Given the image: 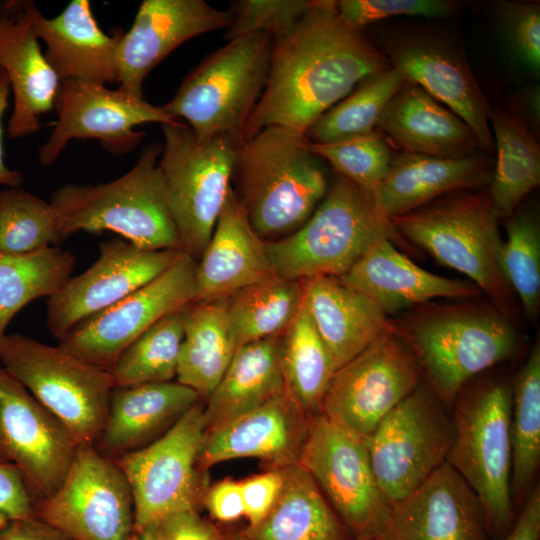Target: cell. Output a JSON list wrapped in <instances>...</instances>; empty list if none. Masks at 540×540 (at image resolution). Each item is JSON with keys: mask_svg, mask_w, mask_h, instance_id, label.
I'll return each mask as SVG.
<instances>
[{"mask_svg": "<svg viewBox=\"0 0 540 540\" xmlns=\"http://www.w3.org/2000/svg\"><path fill=\"white\" fill-rule=\"evenodd\" d=\"M389 67L386 55L361 31L341 22L335 1L315 0L293 31L273 43L266 85L245 140L268 126L305 135L363 79Z\"/></svg>", "mask_w": 540, "mask_h": 540, "instance_id": "6da1fadb", "label": "cell"}, {"mask_svg": "<svg viewBox=\"0 0 540 540\" xmlns=\"http://www.w3.org/2000/svg\"><path fill=\"white\" fill-rule=\"evenodd\" d=\"M318 158L305 135L280 126L265 127L240 145L233 190L263 241L294 233L324 198L329 186Z\"/></svg>", "mask_w": 540, "mask_h": 540, "instance_id": "7a4b0ae2", "label": "cell"}, {"mask_svg": "<svg viewBox=\"0 0 540 540\" xmlns=\"http://www.w3.org/2000/svg\"><path fill=\"white\" fill-rule=\"evenodd\" d=\"M441 400H453L473 376L509 358L515 330L499 311L475 304L430 305L390 321Z\"/></svg>", "mask_w": 540, "mask_h": 540, "instance_id": "3957f363", "label": "cell"}, {"mask_svg": "<svg viewBox=\"0 0 540 540\" xmlns=\"http://www.w3.org/2000/svg\"><path fill=\"white\" fill-rule=\"evenodd\" d=\"M162 146H146L121 177L97 185L69 183L52 194L63 238L79 231H112L141 248L181 249L165 198Z\"/></svg>", "mask_w": 540, "mask_h": 540, "instance_id": "277c9868", "label": "cell"}, {"mask_svg": "<svg viewBox=\"0 0 540 540\" xmlns=\"http://www.w3.org/2000/svg\"><path fill=\"white\" fill-rule=\"evenodd\" d=\"M403 243L371 190L338 176L310 218L294 233L265 242L273 273L303 281L344 275L376 242Z\"/></svg>", "mask_w": 540, "mask_h": 540, "instance_id": "5b68a950", "label": "cell"}, {"mask_svg": "<svg viewBox=\"0 0 540 540\" xmlns=\"http://www.w3.org/2000/svg\"><path fill=\"white\" fill-rule=\"evenodd\" d=\"M273 40L253 33L228 41L184 78L163 108L199 141L228 138L241 145L266 85Z\"/></svg>", "mask_w": 540, "mask_h": 540, "instance_id": "8992f818", "label": "cell"}, {"mask_svg": "<svg viewBox=\"0 0 540 540\" xmlns=\"http://www.w3.org/2000/svg\"><path fill=\"white\" fill-rule=\"evenodd\" d=\"M499 216L489 194L465 192L429 202L390 222L402 239L466 275L502 304L512 289L502 268Z\"/></svg>", "mask_w": 540, "mask_h": 540, "instance_id": "52a82bcc", "label": "cell"}, {"mask_svg": "<svg viewBox=\"0 0 540 540\" xmlns=\"http://www.w3.org/2000/svg\"><path fill=\"white\" fill-rule=\"evenodd\" d=\"M511 403L512 390L502 382L461 395L445 460L475 493L486 527L495 533L513 519Z\"/></svg>", "mask_w": 540, "mask_h": 540, "instance_id": "ba28073f", "label": "cell"}, {"mask_svg": "<svg viewBox=\"0 0 540 540\" xmlns=\"http://www.w3.org/2000/svg\"><path fill=\"white\" fill-rule=\"evenodd\" d=\"M161 126L166 203L183 251L198 261L232 187L240 145L224 137L199 141L183 121Z\"/></svg>", "mask_w": 540, "mask_h": 540, "instance_id": "9c48e42d", "label": "cell"}, {"mask_svg": "<svg viewBox=\"0 0 540 540\" xmlns=\"http://www.w3.org/2000/svg\"><path fill=\"white\" fill-rule=\"evenodd\" d=\"M0 362L72 432L79 444L98 441L114 383L109 371L19 333L0 341Z\"/></svg>", "mask_w": 540, "mask_h": 540, "instance_id": "30bf717a", "label": "cell"}, {"mask_svg": "<svg viewBox=\"0 0 540 540\" xmlns=\"http://www.w3.org/2000/svg\"><path fill=\"white\" fill-rule=\"evenodd\" d=\"M206 432L201 400L158 438L115 461L130 486L137 532L172 513L197 509L204 496L198 461Z\"/></svg>", "mask_w": 540, "mask_h": 540, "instance_id": "8fae6325", "label": "cell"}, {"mask_svg": "<svg viewBox=\"0 0 540 540\" xmlns=\"http://www.w3.org/2000/svg\"><path fill=\"white\" fill-rule=\"evenodd\" d=\"M432 394L419 384L364 439L389 505L407 497L446 460L453 427Z\"/></svg>", "mask_w": 540, "mask_h": 540, "instance_id": "7c38bea8", "label": "cell"}, {"mask_svg": "<svg viewBox=\"0 0 540 540\" xmlns=\"http://www.w3.org/2000/svg\"><path fill=\"white\" fill-rule=\"evenodd\" d=\"M36 516L72 540H130L129 483L93 444H79L60 487L37 503Z\"/></svg>", "mask_w": 540, "mask_h": 540, "instance_id": "4fadbf2b", "label": "cell"}, {"mask_svg": "<svg viewBox=\"0 0 540 540\" xmlns=\"http://www.w3.org/2000/svg\"><path fill=\"white\" fill-rule=\"evenodd\" d=\"M299 464L355 538L378 537L390 505L377 485L363 438L319 413L312 420Z\"/></svg>", "mask_w": 540, "mask_h": 540, "instance_id": "5bb4252c", "label": "cell"}, {"mask_svg": "<svg viewBox=\"0 0 540 540\" xmlns=\"http://www.w3.org/2000/svg\"><path fill=\"white\" fill-rule=\"evenodd\" d=\"M420 376L414 354L390 327L335 371L320 413L365 439L419 385Z\"/></svg>", "mask_w": 540, "mask_h": 540, "instance_id": "9a60e30c", "label": "cell"}, {"mask_svg": "<svg viewBox=\"0 0 540 540\" xmlns=\"http://www.w3.org/2000/svg\"><path fill=\"white\" fill-rule=\"evenodd\" d=\"M57 121L39 149L43 166L53 165L73 139H97L114 155L134 149L145 136L135 127L146 123L175 124L163 106H155L121 89L105 84L61 81L55 107Z\"/></svg>", "mask_w": 540, "mask_h": 540, "instance_id": "2e32d148", "label": "cell"}, {"mask_svg": "<svg viewBox=\"0 0 540 540\" xmlns=\"http://www.w3.org/2000/svg\"><path fill=\"white\" fill-rule=\"evenodd\" d=\"M183 253L181 249H145L122 238L101 242L93 264L48 298L49 332L62 341L86 320L153 281Z\"/></svg>", "mask_w": 540, "mask_h": 540, "instance_id": "e0dca14e", "label": "cell"}, {"mask_svg": "<svg viewBox=\"0 0 540 540\" xmlns=\"http://www.w3.org/2000/svg\"><path fill=\"white\" fill-rule=\"evenodd\" d=\"M196 265L184 252L153 281L80 324L58 345L110 371L119 355L149 327L193 302Z\"/></svg>", "mask_w": 540, "mask_h": 540, "instance_id": "ac0fdd59", "label": "cell"}, {"mask_svg": "<svg viewBox=\"0 0 540 540\" xmlns=\"http://www.w3.org/2000/svg\"><path fill=\"white\" fill-rule=\"evenodd\" d=\"M79 443L69 428L27 388L0 368V462L16 466L35 495L62 484Z\"/></svg>", "mask_w": 540, "mask_h": 540, "instance_id": "d6986e66", "label": "cell"}, {"mask_svg": "<svg viewBox=\"0 0 540 540\" xmlns=\"http://www.w3.org/2000/svg\"><path fill=\"white\" fill-rule=\"evenodd\" d=\"M231 20V11L203 0H144L119 45L118 88L143 97V82L157 64L184 42L227 29Z\"/></svg>", "mask_w": 540, "mask_h": 540, "instance_id": "ffe728a7", "label": "cell"}, {"mask_svg": "<svg viewBox=\"0 0 540 540\" xmlns=\"http://www.w3.org/2000/svg\"><path fill=\"white\" fill-rule=\"evenodd\" d=\"M484 527L477 496L445 461L407 497L390 505L375 540H484Z\"/></svg>", "mask_w": 540, "mask_h": 540, "instance_id": "44dd1931", "label": "cell"}, {"mask_svg": "<svg viewBox=\"0 0 540 540\" xmlns=\"http://www.w3.org/2000/svg\"><path fill=\"white\" fill-rule=\"evenodd\" d=\"M314 417L286 393L206 432L198 466L204 471L228 460L256 458L269 469L299 463Z\"/></svg>", "mask_w": 540, "mask_h": 540, "instance_id": "7402d4cb", "label": "cell"}, {"mask_svg": "<svg viewBox=\"0 0 540 540\" xmlns=\"http://www.w3.org/2000/svg\"><path fill=\"white\" fill-rule=\"evenodd\" d=\"M33 31L46 44L45 57L61 81L118 83L121 29L102 31L88 0H73L53 18H46L35 3L19 0Z\"/></svg>", "mask_w": 540, "mask_h": 540, "instance_id": "603a6c76", "label": "cell"}, {"mask_svg": "<svg viewBox=\"0 0 540 540\" xmlns=\"http://www.w3.org/2000/svg\"><path fill=\"white\" fill-rule=\"evenodd\" d=\"M386 57L406 81L458 115L475 133L480 148L492 153L489 106L466 62L449 47L422 38L390 42Z\"/></svg>", "mask_w": 540, "mask_h": 540, "instance_id": "cb8c5ba5", "label": "cell"}, {"mask_svg": "<svg viewBox=\"0 0 540 540\" xmlns=\"http://www.w3.org/2000/svg\"><path fill=\"white\" fill-rule=\"evenodd\" d=\"M0 68L9 79L14 100L8 136L15 139L38 132L41 116L55 107L61 80L19 0L0 5Z\"/></svg>", "mask_w": 540, "mask_h": 540, "instance_id": "d4e9b609", "label": "cell"}, {"mask_svg": "<svg viewBox=\"0 0 540 540\" xmlns=\"http://www.w3.org/2000/svg\"><path fill=\"white\" fill-rule=\"evenodd\" d=\"M390 239L374 243L339 278L387 316L434 298L470 299L482 291L471 281L431 273L403 255Z\"/></svg>", "mask_w": 540, "mask_h": 540, "instance_id": "484cf974", "label": "cell"}, {"mask_svg": "<svg viewBox=\"0 0 540 540\" xmlns=\"http://www.w3.org/2000/svg\"><path fill=\"white\" fill-rule=\"evenodd\" d=\"M272 275L265 241L252 229L231 187L197 261L193 302L226 299Z\"/></svg>", "mask_w": 540, "mask_h": 540, "instance_id": "4316f807", "label": "cell"}, {"mask_svg": "<svg viewBox=\"0 0 540 540\" xmlns=\"http://www.w3.org/2000/svg\"><path fill=\"white\" fill-rule=\"evenodd\" d=\"M489 157L439 158L413 153L393 155L390 168L372 190L381 213L391 219L439 196L484 186L492 179Z\"/></svg>", "mask_w": 540, "mask_h": 540, "instance_id": "83f0119b", "label": "cell"}, {"mask_svg": "<svg viewBox=\"0 0 540 540\" xmlns=\"http://www.w3.org/2000/svg\"><path fill=\"white\" fill-rule=\"evenodd\" d=\"M202 398L175 381L114 386L103 430L102 454L121 456L152 442Z\"/></svg>", "mask_w": 540, "mask_h": 540, "instance_id": "f1b7e54d", "label": "cell"}, {"mask_svg": "<svg viewBox=\"0 0 540 540\" xmlns=\"http://www.w3.org/2000/svg\"><path fill=\"white\" fill-rule=\"evenodd\" d=\"M303 282V304L336 370L390 329L388 316L339 277L319 276Z\"/></svg>", "mask_w": 540, "mask_h": 540, "instance_id": "f546056e", "label": "cell"}, {"mask_svg": "<svg viewBox=\"0 0 540 540\" xmlns=\"http://www.w3.org/2000/svg\"><path fill=\"white\" fill-rule=\"evenodd\" d=\"M377 127L407 153L462 158L480 148L458 115L408 81L390 100Z\"/></svg>", "mask_w": 540, "mask_h": 540, "instance_id": "4dcf8cb0", "label": "cell"}, {"mask_svg": "<svg viewBox=\"0 0 540 540\" xmlns=\"http://www.w3.org/2000/svg\"><path fill=\"white\" fill-rule=\"evenodd\" d=\"M280 471L283 484L273 508L231 540H352L303 466L297 463Z\"/></svg>", "mask_w": 540, "mask_h": 540, "instance_id": "1f68e13d", "label": "cell"}, {"mask_svg": "<svg viewBox=\"0 0 540 540\" xmlns=\"http://www.w3.org/2000/svg\"><path fill=\"white\" fill-rule=\"evenodd\" d=\"M282 335L236 349L228 368L204 404L207 431L258 408L285 391Z\"/></svg>", "mask_w": 540, "mask_h": 540, "instance_id": "d6a6232c", "label": "cell"}, {"mask_svg": "<svg viewBox=\"0 0 540 540\" xmlns=\"http://www.w3.org/2000/svg\"><path fill=\"white\" fill-rule=\"evenodd\" d=\"M237 348L226 299L186 305L176 381L207 399Z\"/></svg>", "mask_w": 540, "mask_h": 540, "instance_id": "836d02e7", "label": "cell"}, {"mask_svg": "<svg viewBox=\"0 0 540 540\" xmlns=\"http://www.w3.org/2000/svg\"><path fill=\"white\" fill-rule=\"evenodd\" d=\"M488 115L497 154L489 195L499 215L510 216L540 183V148L522 119L496 107Z\"/></svg>", "mask_w": 540, "mask_h": 540, "instance_id": "e575fe53", "label": "cell"}, {"mask_svg": "<svg viewBox=\"0 0 540 540\" xmlns=\"http://www.w3.org/2000/svg\"><path fill=\"white\" fill-rule=\"evenodd\" d=\"M304 282L272 275L226 298L237 346L280 336L298 314Z\"/></svg>", "mask_w": 540, "mask_h": 540, "instance_id": "d590c367", "label": "cell"}, {"mask_svg": "<svg viewBox=\"0 0 540 540\" xmlns=\"http://www.w3.org/2000/svg\"><path fill=\"white\" fill-rule=\"evenodd\" d=\"M281 363L285 393L307 414L318 415L336 367L303 303L282 335Z\"/></svg>", "mask_w": 540, "mask_h": 540, "instance_id": "8d00e7d4", "label": "cell"}, {"mask_svg": "<svg viewBox=\"0 0 540 540\" xmlns=\"http://www.w3.org/2000/svg\"><path fill=\"white\" fill-rule=\"evenodd\" d=\"M75 255L57 246L23 254L0 252V341L14 316L40 297H51L71 277Z\"/></svg>", "mask_w": 540, "mask_h": 540, "instance_id": "74e56055", "label": "cell"}, {"mask_svg": "<svg viewBox=\"0 0 540 540\" xmlns=\"http://www.w3.org/2000/svg\"><path fill=\"white\" fill-rule=\"evenodd\" d=\"M512 390L511 403V493L522 502L540 464V346L537 341Z\"/></svg>", "mask_w": 540, "mask_h": 540, "instance_id": "f35d334b", "label": "cell"}, {"mask_svg": "<svg viewBox=\"0 0 540 540\" xmlns=\"http://www.w3.org/2000/svg\"><path fill=\"white\" fill-rule=\"evenodd\" d=\"M406 79L394 67L363 79L346 97L320 116L305 137L329 143L376 131L380 117Z\"/></svg>", "mask_w": 540, "mask_h": 540, "instance_id": "ab89813d", "label": "cell"}, {"mask_svg": "<svg viewBox=\"0 0 540 540\" xmlns=\"http://www.w3.org/2000/svg\"><path fill=\"white\" fill-rule=\"evenodd\" d=\"M185 307L158 320L119 355L109 371L114 386L176 379L184 337Z\"/></svg>", "mask_w": 540, "mask_h": 540, "instance_id": "60d3db41", "label": "cell"}, {"mask_svg": "<svg viewBox=\"0 0 540 540\" xmlns=\"http://www.w3.org/2000/svg\"><path fill=\"white\" fill-rule=\"evenodd\" d=\"M64 240L51 204L19 187L0 190V252L23 254Z\"/></svg>", "mask_w": 540, "mask_h": 540, "instance_id": "b9f144b4", "label": "cell"}, {"mask_svg": "<svg viewBox=\"0 0 540 540\" xmlns=\"http://www.w3.org/2000/svg\"><path fill=\"white\" fill-rule=\"evenodd\" d=\"M502 268L511 289L515 291L526 315L535 319L540 305V229L528 212L514 215L506 225Z\"/></svg>", "mask_w": 540, "mask_h": 540, "instance_id": "7bdbcfd3", "label": "cell"}, {"mask_svg": "<svg viewBox=\"0 0 540 540\" xmlns=\"http://www.w3.org/2000/svg\"><path fill=\"white\" fill-rule=\"evenodd\" d=\"M309 150L360 187L373 190L387 174L393 153L383 136L372 133L329 143L308 141Z\"/></svg>", "mask_w": 540, "mask_h": 540, "instance_id": "ee69618b", "label": "cell"}, {"mask_svg": "<svg viewBox=\"0 0 540 540\" xmlns=\"http://www.w3.org/2000/svg\"><path fill=\"white\" fill-rule=\"evenodd\" d=\"M315 0H243L231 11L225 39L266 33L273 42L290 34Z\"/></svg>", "mask_w": 540, "mask_h": 540, "instance_id": "f6af8a7d", "label": "cell"}, {"mask_svg": "<svg viewBox=\"0 0 540 540\" xmlns=\"http://www.w3.org/2000/svg\"><path fill=\"white\" fill-rule=\"evenodd\" d=\"M455 5L443 0H340L335 9L341 22L361 31L369 24L395 16L445 17Z\"/></svg>", "mask_w": 540, "mask_h": 540, "instance_id": "bcb514c9", "label": "cell"}, {"mask_svg": "<svg viewBox=\"0 0 540 540\" xmlns=\"http://www.w3.org/2000/svg\"><path fill=\"white\" fill-rule=\"evenodd\" d=\"M496 11L512 49L530 71L540 68V6L538 2H497Z\"/></svg>", "mask_w": 540, "mask_h": 540, "instance_id": "7dc6e473", "label": "cell"}, {"mask_svg": "<svg viewBox=\"0 0 540 540\" xmlns=\"http://www.w3.org/2000/svg\"><path fill=\"white\" fill-rule=\"evenodd\" d=\"M35 494L21 471L0 462V529L36 516Z\"/></svg>", "mask_w": 540, "mask_h": 540, "instance_id": "c3c4849f", "label": "cell"}, {"mask_svg": "<svg viewBox=\"0 0 540 540\" xmlns=\"http://www.w3.org/2000/svg\"><path fill=\"white\" fill-rule=\"evenodd\" d=\"M241 483L244 516L248 525L261 521L275 505L281 492L283 477L280 469H269L246 478Z\"/></svg>", "mask_w": 540, "mask_h": 540, "instance_id": "681fc988", "label": "cell"}, {"mask_svg": "<svg viewBox=\"0 0 540 540\" xmlns=\"http://www.w3.org/2000/svg\"><path fill=\"white\" fill-rule=\"evenodd\" d=\"M157 540H222L218 531L197 509L167 515L148 527Z\"/></svg>", "mask_w": 540, "mask_h": 540, "instance_id": "f907efd6", "label": "cell"}, {"mask_svg": "<svg viewBox=\"0 0 540 540\" xmlns=\"http://www.w3.org/2000/svg\"><path fill=\"white\" fill-rule=\"evenodd\" d=\"M203 500L213 518L232 522L244 516V504L240 481L224 479L210 487Z\"/></svg>", "mask_w": 540, "mask_h": 540, "instance_id": "816d5d0a", "label": "cell"}, {"mask_svg": "<svg viewBox=\"0 0 540 540\" xmlns=\"http://www.w3.org/2000/svg\"><path fill=\"white\" fill-rule=\"evenodd\" d=\"M510 532L502 540H540V488L537 485L524 500Z\"/></svg>", "mask_w": 540, "mask_h": 540, "instance_id": "f5cc1de1", "label": "cell"}, {"mask_svg": "<svg viewBox=\"0 0 540 540\" xmlns=\"http://www.w3.org/2000/svg\"><path fill=\"white\" fill-rule=\"evenodd\" d=\"M0 540H72L39 517L18 520L0 529Z\"/></svg>", "mask_w": 540, "mask_h": 540, "instance_id": "db71d44e", "label": "cell"}, {"mask_svg": "<svg viewBox=\"0 0 540 540\" xmlns=\"http://www.w3.org/2000/svg\"><path fill=\"white\" fill-rule=\"evenodd\" d=\"M10 92L9 79L6 73L0 68V187H19L24 179L21 171L10 169L4 160L2 118L8 107Z\"/></svg>", "mask_w": 540, "mask_h": 540, "instance_id": "11a10c76", "label": "cell"}, {"mask_svg": "<svg viewBox=\"0 0 540 540\" xmlns=\"http://www.w3.org/2000/svg\"><path fill=\"white\" fill-rule=\"evenodd\" d=\"M135 540H157V539L149 529H144L142 531L137 532V537Z\"/></svg>", "mask_w": 540, "mask_h": 540, "instance_id": "9f6ffc18", "label": "cell"}, {"mask_svg": "<svg viewBox=\"0 0 540 540\" xmlns=\"http://www.w3.org/2000/svg\"><path fill=\"white\" fill-rule=\"evenodd\" d=\"M352 540H374V539H366V538H352Z\"/></svg>", "mask_w": 540, "mask_h": 540, "instance_id": "6f0895ef", "label": "cell"}]
</instances>
